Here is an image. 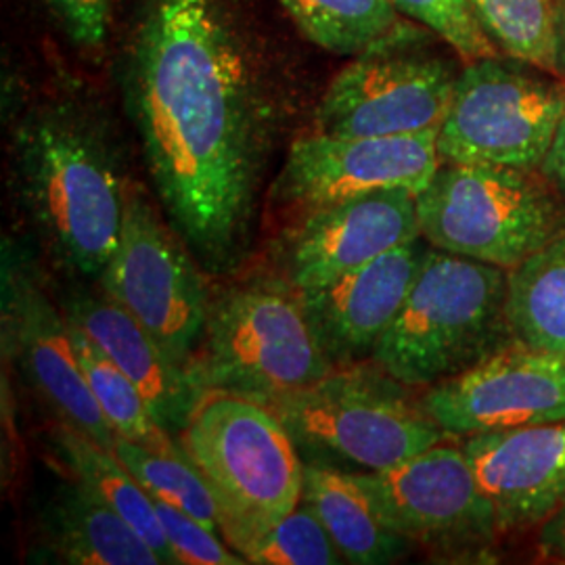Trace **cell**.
Returning a JSON list of instances; mask_svg holds the SVG:
<instances>
[{
    "label": "cell",
    "mask_w": 565,
    "mask_h": 565,
    "mask_svg": "<svg viewBox=\"0 0 565 565\" xmlns=\"http://www.w3.org/2000/svg\"><path fill=\"white\" fill-rule=\"evenodd\" d=\"M126 105L163 216L203 273L247 258L275 109L221 0H149Z\"/></svg>",
    "instance_id": "obj_1"
},
{
    "label": "cell",
    "mask_w": 565,
    "mask_h": 565,
    "mask_svg": "<svg viewBox=\"0 0 565 565\" xmlns=\"http://www.w3.org/2000/svg\"><path fill=\"white\" fill-rule=\"evenodd\" d=\"M11 189L46 260L67 279L99 281L130 189L111 126L76 99L36 103L11 135Z\"/></svg>",
    "instance_id": "obj_2"
},
{
    "label": "cell",
    "mask_w": 565,
    "mask_h": 565,
    "mask_svg": "<svg viewBox=\"0 0 565 565\" xmlns=\"http://www.w3.org/2000/svg\"><path fill=\"white\" fill-rule=\"evenodd\" d=\"M509 270L429 247L373 363L408 387H429L515 342L507 317Z\"/></svg>",
    "instance_id": "obj_3"
},
{
    "label": "cell",
    "mask_w": 565,
    "mask_h": 565,
    "mask_svg": "<svg viewBox=\"0 0 565 565\" xmlns=\"http://www.w3.org/2000/svg\"><path fill=\"white\" fill-rule=\"evenodd\" d=\"M302 296L285 281L235 282L210 296L189 375L200 394L268 404L331 373Z\"/></svg>",
    "instance_id": "obj_4"
},
{
    "label": "cell",
    "mask_w": 565,
    "mask_h": 565,
    "mask_svg": "<svg viewBox=\"0 0 565 565\" xmlns=\"http://www.w3.org/2000/svg\"><path fill=\"white\" fill-rule=\"evenodd\" d=\"M179 436L221 505V532L233 551L302 503L300 448L266 404L203 394Z\"/></svg>",
    "instance_id": "obj_5"
},
{
    "label": "cell",
    "mask_w": 565,
    "mask_h": 565,
    "mask_svg": "<svg viewBox=\"0 0 565 565\" xmlns=\"http://www.w3.org/2000/svg\"><path fill=\"white\" fill-rule=\"evenodd\" d=\"M310 463L384 471L448 438L408 385L373 363L335 366L268 404Z\"/></svg>",
    "instance_id": "obj_6"
},
{
    "label": "cell",
    "mask_w": 565,
    "mask_h": 565,
    "mask_svg": "<svg viewBox=\"0 0 565 565\" xmlns=\"http://www.w3.org/2000/svg\"><path fill=\"white\" fill-rule=\"evenodd\" d=\"M417 221L431 247L513 270L564 233L565 200L534 170L440 163Z\"/></svg>",
    "instance_id": "obj_7"
},
{
    "label": "cell",
    "mask_w": 565,
    "mask_h": 565,
    "mask_svg": "<svg viewBox=\"0 0 565 565\" xmlns=\"http://www.w3.org/2000/svg\"><path fill=\"white\" fill-rule=\"evenodd\" d=\"M509 55L467 61L438 132L440 163L541 170L565 116V82Z\"/></svg>",
    "instance_id": "obj_8"
},
{
    "label": "cell",
    "mask_w": 565,
    "mask_h": 565,
    "mask_svg": "<svg viewBox=\"0 0 565 565\" xmlns=\"http://www.w3.org/2000/svg\"><path fill=\"white\" fill-rule=\"evenodd\" d=\"M202 270L147 193L130 182L120 243L97 282L186 373L210 306Z\"/></svg>",
    "instance_id": "obj_9"
},
{
    "label": "cell",
    "mask_w": 565,
    "mask_h": 565,
    "mask_svg": "<svg viewBox=\"0 0 565 565\" xmlns=\"http://www.w3.org/2000/svg\"><path fill=\"white\" fill-rule=\"evenodd\" d=\"M425 36L354 57L319 103L315 132L331 137H401L445 121L459 72L427 53Z\"/></svg>",
    "instance_id": "obj_10"
},
{
    "label": "cell",
    "mask_w": 565,
    "mask_h": 565,
    "mask_svg": "<svg viewBox=\"0 0 565 565\" xmlns=\"http://www.w3.org/2000/svg\"><path fill=\"white\" fill-rule=\"evenodd\" d=\"M356 478L385 524L434 553L478 557L503 534L463 446L440 443L403 463Z\"/></svg>",
    "instance_id": "obj_11"
},
{
    "label": "cell",
    "mask_w": 565,
    "mask_h": 565,
    "mask_svg": "<svg viewBox=\"0 0 565 565\" xmlns=\"http://www.w3.org/2000/svg\"><path fill=\"white\" fill-rule=\"evenodd\" d=\"M2 345L60 424L114 450L116 434L82 371L72 329L39 268L15 252L2 260Z\"/></svg>",
    "instance_id": "obj_12"
},
{
    "label": "cell",
    "mask_w": 565,
    "mask_h": 565,
    "mask_svg": "<svg viewBox=\"0 0 565 565\" xmlns=\"http://www.w3.org/2000/svg\"><path fill=\"white\" fill-rule=\"evenodd\" d=\"M438 132L331 137L312 132L289 147L273 202L300 218L333 203L385 189L422 193L440 168Z\"/></svg>",
    "instance_id": "obj_13"
},
{
    "label": "cell",
    "mask_w": 565,
    "mask_h": 565,
    "mask_svg": "<svg viewBox=\"0 0 565 565\" xmlns=\"http://www.w3.org/2000/svg\"><path fill=\"white\" fill-rule=\"evenodd\" d=\"M422 404L457 438L565 422V359L515 340L463 373L425 387Z\"/></svg>",
    "instance_id": "obj_14"
},
{
    "label": "cell",
    "mask_w": 565,
    "mask_h": 565,
    "mask_svg": "<svg viewBox=\"0 0 565 565\" xmlns=\"http://www.w3.org/2000/svg\"><path fill=\"white\" fill-rule=\"evenodd\" d=\"M417 237V193L406 189L319 207L285 231L279 252L282 279L298 291L324 289Z\"/></svg>",
    "instance_id": "obj_15"
},
{
    "label": "cell",
    "mask_w": 565,
    "mask_h": 565,
    "mask_svg": "<svg viewBox=\"0 0 565 565\" xmlns=\"http://www.w3.org/2000/svg\"><path fill=\"white\" fill-rule=\"evenodd\" d=\"M463 452L503 534L543 524L565 503V422L467 436Z\"/></svg>",
    "instance_id": "obj_16"
},
{
    "label": "cell",
    "mask_w": 565,
    "mask_h": 565,
    "mask_svg": "<svg viewBox=\"0 0 565 565\" xmlns=\"http://www.w3.org/2000/svg\"><path fill=\"white\" fill-rule=\"evenodd\" d=\"M429 247L427 239L417 237L324 289L300 291L331 363L345 366L373 356L401 315Z\"/></svg>",
    "instance_id": "obj_17"
},
{
    "label": "cell",
    "mask_w": 565,
    "mask_h": 565,
    "mask_svg": "<svg viewBox=\"0 0 565 565\" xmlns=\"http://www.w3.org/2000/svg\"><path fill=\"white\" fill-rule=\"evenodd\" d=\"M90 282L70 279L57 291L67 323L84 331L132 380L166 431L179 434L202 398L200 390L121 303Z\"/></svg>",
    "instance_id": "obj_18"
},
{
    "label": "cell",
    "mask_w": 565,
    "mask_h": 565,
    "mask_svg": "<svg viewBox=\"0 0 565 565\" xmlns=\"http://www.w3.org/2000/svg\"><path fill=\"white\" fill-rule=\"evenodd\" d=\"M41 545L61 564H162L141 534L78 480L63 482L46 499Z\"/></svg>",
    "instance_id": "obj_19"
},
{
    "label": "cell",
    "mask_w": 565,
    "mask_h": 565,
    "mask_svg": "<svg viewBox=\"0 0 565 565\" xmlns=\"http://www.w3.org/2000/svg\"><path fill=\"white\" fill-rule=\"evenodd\" d=\"M302 503L321 520L345 564H392L411 548L403 534L385 524L356 473L333 465L303 463Z\"/></svg>",
    "instance_id": "obj_20"
},
{
    "label": "cell",
    "mask_w": 565,
    "mask_h": 565,
    "mask_svg": "<svg viewBox=\"0 0 565 565\" xmlns=\"http://www.w3.org/2000/svg\"><path fill=\"white\" fill-rule=\"evenodd\" d=\"M51 446L74 480L95 492L105 505L111 507L132 525L145 543L158 553L163 565L179 564L163 534L151 494L121 463L114 450L97 445L72 425L65 424L53 427Z\"/></svg>",
    "instance_id": "obj_21"
},
{
    "label": "cell",
    "mask_w": 565,
    "mask_h": 565,
    "mask_svg": "<svg viewBox=\"0 0 565 565\" xmlns=\"http://www.w3.org/2000/svg\"><path fill=\"white\" fill-rule=\"evenodd\" d=\"M303 34L324 51L359 57L424 36L425 28L401 18L390 0H279Z\"/></svg>",
    "instance_id": "obj_22"
},
{
    "label": "cell",
    "mask_w": 565,
    "mask_h": 565,
    "mask_svg": "<svg viewBox=\"0 0 565 565\" xmlns=\"http://www.w3.org/2000/svg\"><path fill=\"white\" fill-rule=\"evenodd\" d=\"M507 317L518 342L565 359V231L509 270Z\"/></svg>",
    "instance_id": "obj_23"
},
{
    "label": "cell",
    "mask_w": 565,
    "mask_h": 565,
    "mask_svg": "<svg viewBox=\"0 0 565 565\" xmlns=\"http://www.w3.org/2000/svg\"><path fill=\"white\" fill-rule=\"evenodd\" d=\"M114 452L153 499L182 509L223 534L221 505L200 467L184 452L181 443L170 448H149L116 436Z\"/></svg>",
    "instance_id": "obj_24"
},
{
    "label": "cell",
    "mask_w": 565,
    "mask_h": 565,
    "mask_svg": "<svg viewBox=\"0 0 565 565\" xmlns=\"http://www.w3.org/2000/svg\"><path fill=\"white\" fill-rule=\"evenodd\" d=\"M70 329L84 377L114 434L149 448H170L177 445L172 434L156 422L149 404L142 398L139 387L132 384V380L124 375L118 364L84 331L72 323Z\"/></svg>",
    "instance_id": "obj_25"
},
{
    "label": "cell",
    "mask_w": 565,
    "mask_h": 565,
    "mask_svg": "<svg viewBox=\"0 0 565 565\" xmlns=\"http://www.w3.org/2000/svg\"><path fill=\"white\" fill-rule=\"evenodd\" d=\"M494 46L555 72L553 0H471Z\"/></svg>",
    "instance_id": "obj_26"
},
{
    "label": "cell",
    "mask_w": 565,
    "mask_h": 565,
    "mask_svg": "<svg viewBox=\"0 0 565 565\" xmlns=\"http://www.w3.org/2000/svg\"><path fill=\"white\" fill-rule=\"evenodd\" d=\"M247 564L338 565L345 564L321 520L300 503L281 522L254 534L237 551Z\"/></svg>",
    "instance_id": "obj_27"
},
{
    "label": "cell",
    "mask_w": 565,
    "mask_h": 565,
    "mask_svg": "<svg viewBox=\"0 0 565 565\" xmlns=\"http://www.w3.org/2000/svg\"><path fill=\"white\" fill-rule=\"evenodd\" d=\"M396 11L452 46L461 60H482L501 55L488 39L471 0H390Z\"/></svg>",
    "instance_id": "obj_28"
},
{
    "label": "cell",
    "mask_w": 565,
    "mask_h": 565,
    "mask_svg": "<svg viewBox=\"0 0 565 565\" xmlns=\"http://www.w3.org/2000/svg\"><path fill=\"white\" fill-rule=\"evenodd\" d=\"M153 499V497H151ZM163 534L179 564L184 565H242V555L223 545V534L202 524L182 509L153 499Z\"/></svg>",
    "instance_id": "obj_29"
},
{
    "label": "cell",
    "mask_w": 565,
    "mask_h": 565,
    "mask_svg": "<svg viewBox=\"0 0 565 565\" xmlns=\"http://www.w3.org/2000/svg\"><path fill=\"white\" fill-rule=\"evenodd\" d=\"M72 41L84 49H99L109 28L111 0H51Z\"/></svg>",
    "instance_id": "obj_30"
},
{
    "label": "cell",
    "mask_w": 565,
    "mask_h": 565,
    "mask_svg": "<svg viewBox=\"0 0 565 565\" xmlns=\"http://www.w3.org/2000/svg\"><path fill=\"white\" fill-rule=\"evenodd\" d=\"M539 553L546 562L565 564V503L541 525Z\"/></svg>",
    "instance_id": "obj_31"
},
{
    "label": "cell",
    "mask_w": 565,
    "mask_h": 565,
    "mask_svg": "<svg viewBox=\"0 0 565 565\" xmlns=\"http://www.w3.org/2000/svg\"><path fill=\"white\" fill-rule=\"evenodd\" d=\"M541 174L555 186V191L565 200V116L557 128V135L541 166Z\"/></svg>",
    "instance_id": "obj_32"
},
{
    "label": "cell",
    "mask_w": 565,
    "mask_h": 565,
    "mask_svg": "<svg viewBox=\"0 0 565 565\" xmlns=\"http://www.w3.org/2000/svg\"><path fill=\"white\" fill-rule=\"evenodd\" d=\"M553 49L555 74L565 78V0H553Z\"/></svg>",
    "instance_id": "obj_33"
}]
</instances>
